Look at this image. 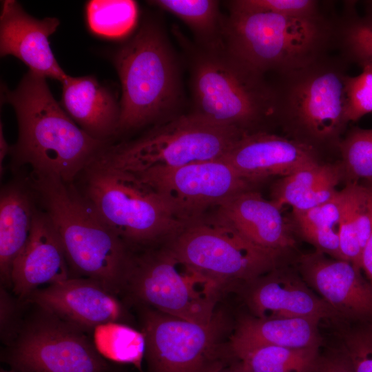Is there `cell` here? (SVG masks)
Wrapping results in <instances>:
<instances>
[{"mask_svg":"<svg viewBox=\"0 0 372 372\" xmlns=\"http://www.w3.org/2000/svg\"><path fill=\"white\" fill-rule=\"evenodd\" d=\"M3 93L17 117L18 140L10 151L17 167L74 183L109 144L92 138L70 117L43 76L28 71L16 89Z\"/></svg>","mask_w":372,"mask_h":372,"instance_id":"cell-1","label":"cell"},{"mask_svg":"<svg viewBox=\"0 0 372 372\" xmlns=\"http://www.w3.org/2000/svg\"><path fill=\"white\" fill-rule=\"evenodd\" d=\"M24 180L61 238L70 277L92 279L115 295L122 291L130 248L74 183L32 172Z\"/></svg>","mask_w":372,"mask_h":372,"instance_id":"cell-2","label":"cell"},{"mask_svg":"<svg viewBox=\"0 0 372 372\" xmlns=\"http://www.w3.org/2000/svg\"><path fill=\"white\" fill-rule=\"evenodd\" d=\"M224 49L247 69L266 76L304 68L335 45L338 22L323 13L292 17L229 8Z\"/></svg>","mask_w":372,"mask_h":372,"instance_id":"cell-3","label":"cell"},{"mask_svg":"<svg viewBox=\"0 0 372 372\" xmlns=\"http://www.w3.org/2000/svg\"><path fill=\"white\" fill-rule=\"evenodd\" d=\"M192 113L219 125L248 134L267 121H276L271 83L231 58L224 48L190 45Z\"/></svg>","mask_w":372,"mask_h":372,"instance_id":"cell-4","label":"cell"},{"mask_svg":"<svg viewBox=\"0 0 372 372\" xmlns=\"http://www.w3.org/2000/svg\"><path fill=\"white\" fill-rule=\"evenodd\" d=\"M114 63L121 85L116 136L176 116L182 97L179 70L161 27L143 23L116 52Z\"/></svg>","mask_w":372,"mask_h":372,"instance_id":"cell-5","label":"cell"},{"mask_svg":"<svg viewBox=\"0 0 372 372\" xmlns=\"http://www.w3.org/2000/svg\"><path fill=\"white\" fill-rule=\"evenodd\" d=\"M347 61L324 56L300 69L272 75L276 122L291 138L311 146L335 145L349 121L346 116Z\"/></svg>","mask_w":372,"mask_h":372,"instance_id":"cell-6","label":"cell"},{"mask_svg":"<svg viewBox=\"0 0 372 372\" xmlns=\"http://www.w3.org/2000/svg\"><path fill=\"white\" fill-rule=\"evenodd\" d=\"M245 134L191 112L156 123L135 139L109 143L94 160L137 175L220 158Z\"/></svg>","mask_w":372,"mask_h":372,"instance_id":"cell-7","label":"cell"},{"mask_svg":"<svg viewBox=\"0 0 372 372\" xmlns=\"http://www.w3.org/2000/svg\"><path fill=\"white\" fill-rule=\"evenodd\" d=\"M77 178L81 180L80 192L129 248L176 235L187 226L133 174L92 160Z\"/></svg>","mask_w":372,"mask_h":372,"instance_id":"cell-8","label":"cell"},{"mask_svg":"<svg viewBox=\"0 0 372 372\" xmlns=\"http://www.w3.org/2000/svg\"><path fill=\"white\" fill-rule=\"evenodd\" d=\"M220 287L169 249L132 255L123 291L156 311L205 324L216 316Z\"/></svg>","mask_w":372,"mask_h":372,"instance_id":"cell-9","label":"cell"},{"mask_svg":"<svg viewBox=\"0 0 372 372\" xmlns=\"http://www.w3.org/2000/svg\"><path fill=\"white\" fill-rule=\"evenodd\" d=\"M33 304V303H32ZM19 331L1 353L18 372H111L87 331L33 304Z\"/></svg>","mask_w":372,"mask_h":372,"instance_id":"cell-10","label":"cell"},{"mask_svg":"<svg viewBox=\"0 0 372 372\" xmlns=\"http://www.w3.org/2000/svg\"><path fill=\"white\" fill-rule=\"evenodd\" d=\"M176 235L169 249L221 286L247 283L270 272L280 267L284 253L254 244L216 217L196 220Z\"/></svg>","mask_w":372,"mask_h":372,"instance_id":"cell-11","label":"cell"},{"mask_svg":"<svg viewBox=\"0 0 372 372\" xmlns=\"http://www.w3.org/2000/svg\"><path fill=\"white\" fill-rule=\"evenodd\" d=\"M224 324L218 314L201 324L145 310L141 331L148 372H223L227 363L221 342Z\"/></svg>","mask_w":372,"mask_h":372,"instance_id":"cell-12","label":"cell"},{"mask_svg":"<svg viewBox=\"0 0 372 372\" xmlns=\"http://www.w3.org/2000/svg\"><path fill=\"white\" fill-rule=\"evenodd\" d=\"M132 174V173H131ZM156 191L187 225L253 184L221 158L135 175Z\"/></svg>","mask_w":372,"mask_h":372,"instance_id":"cell-13","label":"cell"},{"mask_svg":"<svg viewBox=\"0 0 372 372\" xmlns=\"http://www.w3.org/2000/svg\"><path fill=\"white\" fill-rule=\"evenodd\" d=\"M299 271L307 285L340 317L354 322L372 321V286L351 262L316 251L298 259Z\"/></svg>","mask_w":372,"mask_h":372,"instance_id":"cell-14","label":"cell"},{"mask_svg":"<svg viewBox=\"0 0 372 372\" xmlns=\"http://www.w3.org/2000/svg\"><path fill=\"white\" fill-rule=\"evenodd\" d=\"M25 302L33 303L88 332L110 322H121L124 311L116 295L96 281L70 277L40 287Z\"/></svg>","mask_w":372,"mask_h":372,"instance_id":"cell-15","label":"cell"},{"mask_svg":"<svg viewBox=\"0 0 372 372\" xmlns=\"http://www.w3.org/2000/svg\"><path fill=\"white\" fill-rule=\"evenodd\" d=\"M59 25L55 17H32L15 0L2 1L0 15V54L21 60L29 71L63 82L68 74L57 62L49 38Z\"/></svg>","mask_w":372,"mask_h":372,"instance_id":"cell-16","label":"cell"},{"mask_svg":"<svg viewBox=\"0 0 372 372\" xmlns=\"http://www.w3.org/2000/svg\"><path fill=\"white\" fill-rule=\"evenodd\" d=\"M316 152L289 137L263 131L244 135L220 158L254 183L318 163Z\"/></svg>","mask_w":372,"mask_h":372,"instance_id":"cell-17","label":"cell"},{"mask_svg":"<svg viewBox=\"0 0 372 372\" xmlns=\"http://www.w3.org/2000/svg\"><path fill=\"white\" fill-rule=\"evenodd\" d=\"M247 284V303L255 317L340 320L336 311L290 270L279 267Z\"/></svg>","mask_w":372,"mask_h":372,"instance_id":"cell-18","label":"cell"},{"mask_svg":"<svg viewBox=\"0 0 372 372\" xmlns=\"http://www.w3.org/2000/svg\"><path fill=\"white\" fill-rule=\"evenodd\" d=\"M70 278L61 238L47 214L38 207L29 239L14 262L11 289L25 302L45 284H54Z\"/></svg>","mask_w":372,"mask_h":372,"instance_id":"cell-19","label":"cell"},{"mask_svg":"<svg viewBox=\"0 0 372 372\" xmlns=\"http://www.w3.org/2000/svg\"><path fill=\"white\" fill-rule=\"evenodd\" d=\"M216 207L215 217L258 246L285 252L295 244L281 209L251 189L233 196Z\"/></svg>","mask_w":372,"mask_h":372,"instance_id":"cell-20","label":"cell"},{"mask_svg":"<svg viewBox=\"0 0 372 372\" xmlns=\"http://www.w3.org/2000/svg\"><path fill=\"white\" fill-rule=\"evenodd\" d=\"M61 106L92 138L111 143L117 134L120 105L94 76L68 77L61 83Z\"/></svg>","mask_w":372,"mask_h":372,"instance_id":"cell-21","label":"cell"},{"mask_svg":"<svg viewBox=\"0 0 372 372\" xmlns=\"http://www.w3.org/2000/svg\"><path fill=\"white\" fill-rule=\"evenodd\" d=\"M38 205L23 179L3 186L0 194V277L1 287L11 288L14 261L30 236Z\"/></svg>","mask_w":372,"mask_h":372,"instance_id":"cell-22","label":"cell"},{"mask_svg":"<svg viewBox=\"0 0 372 372\" xmlns=\"http://www.w3.org/2000/svg\"><path fill=\"white\" fill-rule=\"evenodd\" d=\"M320 321L308 318H242L230 338L234 355L265 345L288 348L320 347Z\"/></svg>","mask_w":372,"mask_h":372,"instance_id":"cell-23","label":"cell"},{"mask_svg":"<svg viewBox=\"0 0 372 372\" xmlns=\"http://www.w3.org/2000/svg\"><path fill=\"white\" fill-rule=\"evenodd\" d=\"M344 174L342 163L307 166L277 181L271 200L280 209L285 205L291 206L293 210L310 209L334 196Z\"/></svg>","mask_w":372,"mask_h":372,"instance_id":"cell-24","label":"cell"},{"mask_svg":"<svg viewBox=\"0 0 372 372\" xmlns=\"http://www.w3.org/2000/svg\"><path fill=\"white\" fill-rule=\"evenodd\" d=\"M173 14L184 22L196 37L197 45L205 48L224 47L225 21L219 1L214 0H155L148 1Z\"/></svg>","mask_w":372,"mask_h":372,"instance_id":"cell-25","label":"cell"},{"mask_svg":"<svg viewBox=\"0 0 372 372\" xmlns=\"http://www.w3.org/2000/svg\"><path fill=\"white\" fill-rule=\"evenodd\" d=\"M320 347L288 348L265 345L238 354L249 372H313Z\"/></svg>","mask_w":372,"mask_h":372,"instance_id":"cell-26","label":"cell"},{"mask_svg":"<svg viewBox=\"0 0 372 372\" xmlns=\"http://www.w3.org/2000/svg\"><path fill=\"white\" fill-rule=\"evenodd\" d=\"M85 13L87 27L93 34L119 39L134 30L138 7L132 0H91L86 3Z\"/></svg>","mask_w":372,"mask_h":372,"instance_id":"cell-27","label":"cell"},{"mask_svg":"<svg viewBox=\"0 0 372 372\" xmlns=\"http://www.w3.org/2000/svg\"><path fill=\"white\" fill-rule=\"evenodd\" d=\"M92 340L98 351L106 360L132 364L141 368L145 351L142 331L121 322H110L97 327L93 331Z\"/></svg>","mask_w":372,"mask_h":372,"instance_id":"cell-28","label":"cell"},{"mask_svg":"<svg viewBox=\"0 0 372 372\" xmlns=\"http://www.w3.org/2000/svg\"><path fill=\"white\" fill-rule=\"evenodd\" d=\"M345 8L343 18L338 20L335 45L347 62L372 67V2L363 15L353 11L352 5Z\"/></svg>","mask_w":372,"mask_h":372,"instance_id":"cell-29","label":"cell"},{"mask_svg":"<svg viewBox=\"0 0 372 372\" xmlns=\"http://www.w3.org/2000/svg\"><path fill=\"white\" fill-rule=\"evenodd\" d=\"M338 148L344 174L351 179H372V129L353 127Z\"/></svg>","mask_w":372,"mask_h":372,"instance_id":"cell-30","label":"cell"},{"mask_svg":"<svg viewBox=\"0 0 372 372\" xmlns=\"http://www.w3.org/2000/svg\"><path fill=\"white\" fill-rule=\"evenodd\" d=\"M342 348L353 372H372V321L341 328Z\"/></svg>","mask_w":372,"mask_h":372,"instance_id":"cell-31","label":"cell"},{"mask_svg":"<svg viewBox=\"0 0 372 372\" xmlns=\"http://www.w3.org/2000/svg\"><path fill=\"white\" fill-rule=\"evenodd\" d=\"M229 8L247 12H267L292 17H313L322 14L315 0H236Z\"/></svg>","mask_w":372,"mask_h":372,"instance_id":"cell-32","label":"cell"},{"mask_svg":"<svg viewBox=\"0 0 372 372\" xmlns=\"http://www.w3.org/2000/svg\"><path fill=\"white\" fill-rule=\"evenodd\" d=\"M354 186L350 183L346 187L347 197L342 214L338 225L340 249L343 260L361 269L362 248L358 236L354 211Z\"/></svg>","mask_w":372,"mask_h":372,"instance_id":"cell-33","label":"cell"},{"mask_svg":"<svg viewBox=\"0 0 372 372\" xmlns=\"http://www.w3.org/2000/svg\"><path fill=\"white\" fill-rule=\"evenodd\" d=\"M347 121H356L372 112V67L362 68L355 76L348 75L345 83Z\"/></svg>","mask_w":372,"mask_h":372,"instance_id":"cell-34","label":"cell"},{"mask_svg":"<svg viewBox=\"0 0 372 372\" xmlns=\"http://www.w3.org/2000/svg\"><path fill=\"white\" fill-rule=\"evenodd\" d=\"M347 197L344 187L329 200L305 210H293L296 226L338 229Z\"/></svg>","mask_w":372,"mask_h":372,"instance_id":"cell-35","label":"cell"},{"mask_svg":"<svg viewBox=\"0 0 372 372\" xmlns=\"http://www.w3.org/2000/svg\"><path fill=\"white\" fill-rule=\"evenodd\" d=\"M1 338L9 345L16 337L23 321L21 308L23 301L11 296L6 288L1 286Z\"/></svg>","mask_w":372,"mask_h":372,"instance_id":"cell-36","label":"cell"},{"mask_svg":"<svg viewBox=\"0 0 372 372\" xmlns=\"http://www.w3.org/2000/svg\"><path fill=\"white\" fill-rule=\"evenodd\" d=\"M301 236L315 247L316 251L335 259L343 260L340 249L338 229L297 226Z\"/></svg>","mask_w":372,"mask_h":372,"instance_id":"cell-37","label":"cell"},{"mask_svg":"<svg viewBox=\"0 0 372 372\" xmlns=\"http://www.w3.org/2000/svg\"><path fill=\"white\" fill-rule=\"evenodd\" d=\"M313 372H353L344 351H334L320 355Z\"/></svg>","mask_w":372,"mask_h":372,"instance_id":"cell-38","label":"cell"},{"mask_svg":"<svg viewBox=\"0 0 372 372\" xmlns=\"http://www.w3.org/2000/svg\"><path fill=\"white\" fill-rule=\"evenodd\" d=\"M371 211V229L361 254V269H364L372 286V183L369 184Z\"/></svg>","mask_w":372,"mask_h":372,"instance_id":"cell-39","label":"cell"},{"mask_svg":"<svg viewBox=\"0 0 372 372\" xmlns=\"http://www.w3.org/2000/svg\"><path fill=\"white\" fill-rule=\"evenodd\" d=\"M11 151V147H9L3 131V125L2 123H1L0 125V171H1V175L3 174V161L6 158V156Z\"/></svg>","mask_w":372,"mask_h":372,"instance_id":"cell-40","label":"cell"},{"mask_svg":"<svg viewBox=\"0 0 372 372\" xmlns=\"http://www.w3.org/2000/svg\"><path fill=\"white\" fill-rule=\"evenodd\" d=\"M223 372H249L245 367L242 362L239 360L238 362L231 365L229 368L225 369Z\"/></svg>","mask_w":372,"mask_h":372,"instance_id":"cell-41","label":"cell"},{"mask_svg":"<svg viewBox=\"0 0 372 372\" xmlns=\"http://www.w3.org/2000/svg\"><path fill=\"white\" fill-rule=\"evenodd\" d=\"M0 372H18V371L12 369L11 370H5V369H1Z\"/></svg>","mask_w":372,"mask_h":372,"instance_id":"cell-42","label":"cell"},{"mask_svg":"<svg viewBox=\"0 0 372 372\" xmlns=\"http://www.w3.org/2000/svg\"><path fill=\"white\" fill-rule=\"evenodd\" d=\"M111 372H112V371H111Z\"/></svg>","mask_w":372,"mask_h":372,"instance_id":"cell-43","label":"cell"}]
</instances>
